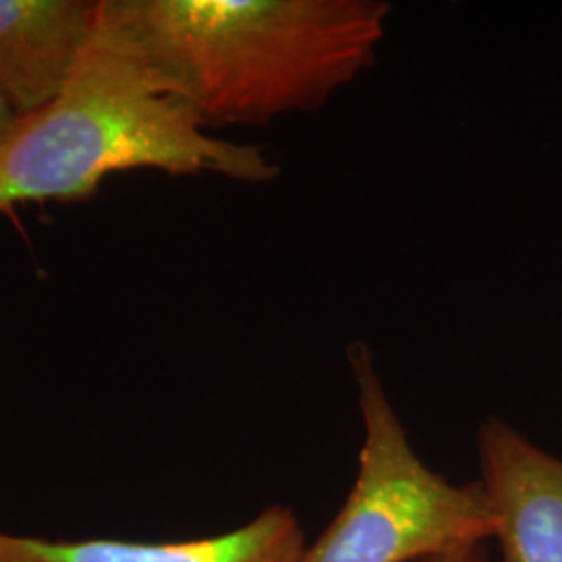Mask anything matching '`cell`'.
Instances as JSON below:
<instances>
[{"label":"cell","instance_id":"obj_2","mask_svg":"<svg viewBox=\"0 0 562 562\" xmlns=\"http://www.w3.org/2000/svg\"><path fill=\"white\" fill-rule=\"evenodd\" d=\"M130 169L276 180L261 146L222 140L167 94L140 63L99 36L50 104L21 117L0 148V211L21 202H80Z\"/></svg>","mask_w":562,"mask_h":562},{"label":"cell","instance_id":"obj_3","mask_svg":"<svg viewBox=\"0 0 562 562\" xmlns=\"http://www.w3.org/2000/svg\"><path fill=\"white\" fill-rule=\"evenodd\" d=\"M359 392L362 446L346 503L301 562H419L494 538L482 483L448 482L413 450L383 385L373 350L348 346Z\"/></svg>","mask_w":562,"mask_h":562},{"label":"cell","instance_id":"obj_6","mask_svg":"<svg viewBox=\"0 0 562 562\" xmlns=\"http://www.w3.org/2000/svg\"><path fill=\"white\" fill-rule=\"evenodd\" d=\"M306 538L292 508L269 506L223 536L188 542H50L0 529V562H301Z\"/></svg>","mask_w":562,"mask_h":562},{"label":"cell","instance_id":"obj_4","mask_svg":"<svg viewBox=\"0 0 562 562\" xmlns=\"http://www.w3.org/2000/svg\"><path fill=\"white\" fill-rule=\"evenodd\" d=\"M477 452L496 562H562V459L496 417L480 425Z\"/></svg>","mask_w":562,"mask_h":562},{"label":"cell","instance_id":"obj_1","mask_svg":"<svg viewBox=\"0 0 562 562\" xmlns=\"http://www.w3.org/2000/svg\"><path fill=\"white\" fill-rule=\"evenodd\" d=\"M382 0H101L97 36L209 127L319 111L378 57Z\"/></svg>","mask_w":562,"mask_h":562},{"label":"cell","instance_id":"obj_5","mask_svg":"<svg viewBox=\"0 0 562 562\" xmlns=\"http://www.w3.org/2000/svg\"><path fill=\"white\" fill-rule=\"evenodd\" d=\"M101 0H0V90L20 117L55 101L97 38Z\"/></svg>","mask_w":562,"mask_h":562},{"label":"cell","instance_id":"obj_8","mask_svg":"<svg viewBox=\"0 0 562 562\" xmlns=\"http://www.w3.org/2000/svg\"><path fill=\"white\" fill-rule=\"evenodd\" d=\"M20 115L18 111L13 109L11 101L4 97V92L0 90V148L9 142V138L13 136L18 123H20Z\"/></svg>","mask_w":562,"mask_h":562},{"label":"cell","instance_id":"obj_7","mask_svg":"<svg viewBox=\"0 0 562 562\" xmlns=\"http://www.w3.org/2000/svg\"><path fill=\"white\" fill-rule=\"evenodd\" d=\"M419 562H490L485 559L482 546H462L452 552L446 554H438V557H429Z\"/></svg>","mask_w":562,"mask_h":562}]
</instances>
